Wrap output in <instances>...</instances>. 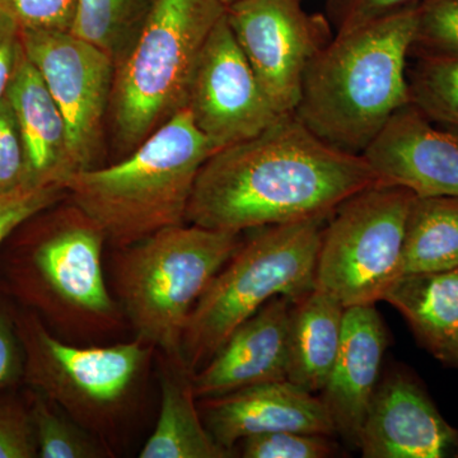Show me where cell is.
I'll use <instances>...</instances> for the list:
<instances>
[{
	"instance_id": "cell-34",
	"label": "cell",
	"mask_w": 458,
	"mask_h": 458,
	"mask_svg": "<svg viewBox=\"0 0 458 458\" xmlns=\"http://www.w3.org/2000/svg\"><path fill=\"white\" fill-rule=\"evenodd\" d=\"M23 53L22 30L13 18L0 11V101L7 98Z\"/></svg>"
},
{
	"instance_id": "cell-6",
	"label": "cell",
	"mask_w": 458,
	"mask_h": 458,
	"mask_svg": "<svg viewBox=\"0 0 458 458\" xmlns=\"http://www.w3.org/2000/svg\"><path fill=\"white\" fill-rule=\"evenodd\" d=\"M225 12L223 0H153L114 62L108 114L120 150L129 155L185 108L205 44Z\"/></svg>"
},
{
	"instance_id": "cell-30",
	"label": "cell",
	"mask_w": 458,
	"mask_h": 458,
	"mask_svg": "<svg viewBox=\"0 0 458 458\" xmlns=\"http://www.w3.org/2000/svg\"><path fill=\"white\" fill-rule=\"evenodd\" d=\"M0 11L13 18L21 30L71 31L75 0H0Z\"/></svg>"
},
{
	"instance_id": "cell-5",
	"label": "cell",
	"mask_w": 458,
	"mask_h": 458,
	"mask_svg": "<svg viewBox=\"0 0 458 458\" xmlns=\"http://www.w3.org/2000/svg\"><path fill=\"white\" fill-rule=\"evenodd\" d=\"M242 242V232L181 225L114 249V291L135 339L181 360L192 309Z\"/></svg>"
},
{
	"instance_id": "cell-37",
	"label": "cell",
	"mask_w": 458,
	"mask_h": 458,
	"mask_svg": "<svg viewBox=\"0 0 458 458\" xmlns=\"http://www.w3.org/2000/svg\"><path fill=\"white\" fill-rule=\"evenodd\" d=\"M454 457L458 458V441H457V447H456V451H454Z\"/></svg>"
},
{
	"instance_id": "cell-1",
	"label": "cell",
	"mask_w": 458,
	"mask_h": 458,
	"mask_svg": "<svg viewBox=\"0 0 458 458\" xmlns=\"http://www.w3.org/2000/svg\"><path fill=\"white\" fill-rule=\"evenodd\" d=\"M378 182L363 156L330 146L285 114L205 162L186 222L243 232L327 218L346 199Z\"/></svg>"
},
{
	"instance_id": "cell-26",
	"label": "cell",
	"mask_w": 458,
	"mask_h": 458,
	"mask_svg": "<svg viewBox=\"0 0 458 458\" xmlns=\"http://www.w3.org/2000/svg\"><path fill=\"white\" fill-rule=\"evenodd\" d=\"M411 55L458 56V0H424L417 11Z\"/></svg>"
},
{
	"instance_id": "cell-19",
	"label": "cell",
	"mask_w": 458,
	"mask_h": 458,
	"mask_svg": "<svg viewBox=\"0 0 458 458\" xmlns=\"http://www.w3.org/2000/svg\"><path fill=\"white\" fill-rule=\"evenodd\" d=\"M344 313L339 300L316 286L294 300L289 322L291 384L315 394L324 390L342 342Z\"/></svg>"
},
{
	"instance_id": "cell-17",
	"label": "cell",
	"mask_w": 458,
	"mask_h": 458,
	"mask_svg": "<svg viewBox=\"0 0 458 458\" xmlns=\"http://www.w3.org/2000/svg\"><path fill=\"white\" fill-rule=\"evenodd\" d=\"M387 335L375 304L344 313L342 342L324 390L318 394L336 434L360 447L361 427L378 386Z\"/></svg>"
},
{
	"instance_id": "cell-13",
	"label": "cell",
	"mask_w": 458,
	"mask_h": 458,
	"mask_svg": "<svg viewBox=\"0 0 458 458\" xmlns=\"http://www.w3.org/2000/svg\"><path fill=\"white\" fill-rule=\"evenodd\" d=\"M361 156L382 182L417 197L458 198V129L433 122L412 104L391 117Z\"/></svg>"
},
{
	"instance_id": "cell-24",
	"label": "cell",
	"mask_w": 458,
	"mask_h": 458,
	"mask_svg": "<svg viewBox=\"0 0 458 458\" xmlns=\"http://www.w3.org/2000/svg\"><path fill=\"white\" fill-rule=\"evenodd\" d=\"M41 458H105L113 452L53 401L29 388L26 397Z\"/></svg>"
},
{
	"instance_id": "cell-20",
	"label": "cell",
	"mask_w": 458,
	"mask_h": 458,
	"mask_svg": "<svg viewBox=\"0 0 458 458\" xmlns=\"http://www.w3.org/2000/svg\"><path fill=\"white\" fill-rule=\"evenodd\" d=\"M161 409L140 458H227L232 452L208 432L195 403L192 373L181 360L164 355Z\"/></svg>"
},
{
	"instance_id": "cell-3",
	"label": "cell",
	"mask_w": 458,
	"mask_h": 458,
	"mask_svg": "<svg viewBox=\"0 0 458 458\" xmlns=\"http://www.w3.org/2000/svg\"><path fill=\"white\" fill-rule=\"evenodd\" d=\"M417 11L335 33L304 73L294 116L330 146L361 155L411 104L408 71Z\"/></svg>"
},
{
	"instance_id": "cell-36",
	"label": "cell",
	"mask_w": 458,
	"mask_h": 458,
	"mask_svg": "<svg viewBox=\"0 0 458 458\" xmlns=\"http://www.w3.org/2000/svg\"><path fill=\"white\" fill-rule=\"evenodd\" d=\"M223 2H225V4L228 7L229 4H232V3L236 2V0H223Z\"/></svg>"
},
{
	"instance_id": "cell-16",
	"label": "cell",
	"mask_w": 458,
	"mask_h": 458,
	"mask_svg": "<svg viewBox=\"0 0 458 458\" xmlns=\"http://www.w3.org/2000/svg\"><path fill=\"white\" fill-rule=\"evenodd\" d=\"M293 303L294 298L278 295L240 325L212 360L192 375L197 399L288 381L289 322Z\"/></svg>"
},
{
	"instance_id": "cell-21",
	"label": "cell",
	"mask_w": 458,
	"mask_h": 458,
	"mask_svg": "<svg viewBox=\"0 0 458 458\" xmlns=\"http://www.w3.org/2000/svg\"><path fill=\"white\" fill-rule=\"evenodd\" d=\"M382 301L405 318L434 357L458 336V267L401 276Z\"/></svg>"
},
{
	"instance_id": "cell-22",
	"label": "cell",
	"mask_w": 458,
	"mask_h": 458,
	"mask_svg": "<svg viewBox=\"0 0 458 458\" xmlns=\"http://www.w3.org/2000/svg\"><path fill=\"white\" fill-rule=\"evenodd\" d=\"M458 267V198L417 197L406 221L400 276Z\"/></svg>"
},
{
	"instance_id": "cell-31",
	"label": "cell",
	"mask_w": 458,
	"mask_h": 458,
	"mask_svg": "<svg viewBox=\"0 0 458 458\" xmlns=\"http://www.w3.org/2000/svg\"><path fill=\"white\" fill-rule=\"evenodd\" d=\"M424 0H328V18L336 33L418 9Z\"/></svg>"
},
{
	"instance_id": "cell-4",
	"label": "cell",
	"mask_w": 458,
	"mask_h": 458,
	"mask_svg": "<svg viewBox=\"0 0 458 458\" xmlns=\"http://www.w3.org/2000/svg\"><path fill=\"white\" fill-rule=\"evenodd\" d=\"M216 150L182 108L117 164L75 172L65 191L120 249L186 222L199 172Z\"/></svg>"
},
{
	"instance_id": "cell-9",
	"label": "cell",
	"mask_w": 458,
	"mask_h": 458,
	"mask_svg": "<svg viewBox=\"0 0 458 458\" xmlns=\"http://www.w3.org/2000/svg\"><path fill=\"white\" fill-rule=\"evenodd\" d=\"M414 192L378 182L346 199L328 216L315 286L345 309L384 300L400 278L403 237Z\"/></svg>"
},
{
	"instance_id": "cell-35",
	"label": "cell",
	"mask_w": 458,
	"mask_h": 458,
	"mask_svg": "<svg viewBox=\"0 0 458 458\" xmlns=\"http://www.w3.org/2000/svg\"><path fill=\"white\" fill-rule=\"evenodd\" d=\"M437 360L451 367H458V336L436 355Z\"/></svg>"
},
{
	"instance_id": "cell-23",
	"label": "cell",
	"mask_w": 458,
	"mask_h": 458,
	"mask_svg": "<svg viewBox=\"0 0 458 458\" xmlns=\"http://www.w3.org/2000/svg\"><path fill=\"white\" fill-rule=\"evenodd\" d=\"M153 0H75L71 32L116 62L137 35Z\"/></svg>"
},
{
	"instance_id": "cell-10",
	"label": "cell",
	"mask_w": 458,
	"mask_h": 458,
	"mask_svg": "<svg viewBox=\"0 0 458 458\" xmlns=\"http://www.w3.org/2000/svg\"><path fill=\"white\" fill-rule=\"evenodd\" d=\"M22 44L64 116L77 172L96 167L110 108L114 60L71 31L22 30Z\"/></svg>"
},
{
	"instance_id": "cell-25",
	"label": "cell",
	"mask_w": 458,
	"mask_h": 458,
	"mask_svg": "<svg viewBox=\"0 0 458 458\" xmlns=\"http://www.w3.org/2000/svg\"><path fill=\"white\" fill-rule=\"evenodd\" d=\"M411 104L433 122L458 129V56L411 55Z\"/></svg>"
},
{
	"instance_id": "cell-7",
	"label": "cell",
	"mask_w": 458,
	"mask_h": 458,
	"mask_svg": "<svg viewBox=\"0 0 458 458\" xmlns=\"http://www.w3.org/2000/svg\"><path fill=\"white\" fill-rule=\"evenodd\" d=\"M327 218L256 229L214 276L192 309L181 360L194 375L246 319L278 295L300 298L315 286Z\"/></svg>"
},
{
	"instance_id": "cell-15",
	"label": "cell",
	"mask_w": 458,
	"mask_h": 458,
	"mask_svg": "<svg viewBox=\"0 0 458 458\" xmlns=\"http://www.w3.org/2000/svg\"><path fill=\"white\" fill-rule=\"evenodd\" d=\"M200 400L199 410L208 432L232 454L238 442L260 434H336L321 397L289 381L251 386Z\"/></svg>"
},
{
	"instance_id": "cell-11",
	"label": "cell",
	"mask_w": 458,
	"mask_h": 458,
	"mask_svg": "<svg viewBox=\"0 0 458 458\" xmlns=\"http://www.w3.org/2000/svg\"><path fill=\"white\" fill-rule=\"evenodd\" d=\"M225 16L273 106L293 114L310 63L331 40L327 21L301 0H236Z\"/></svg>"
},
{
	"instance_id": "cell-32",
	"label": "cell",
	"mask_w": 458,
	"mask_h": 458,
	"mask_svg": "<svg viewBox=\"0 0 458 458\" xmlns=\"http://www.w3.org/2000/svg\"><path fill=\"white\" fill-rule=\"evenodd\" d=\"M64 194L65 189L60 186H45L0 198V247L20 225L54 207Z\"/></svg>"
},
{
	"instance_id": "cell-27",
	"label": "cell",
	"mask_w": 458,
	"mask_h": 458,
	"mask_svg": "<svg viewBox=\"0 0 458 458\" xmlns=\"http://www.w3.org/2000/svg\"><path fill=\"white\" fill-rule=\"evenodd\" d=\"M245 458H327L336 454L330 436L302 432H274L238 442Z\"/></svg>"
},
{
	"instance_id": "cell-8",
	"label": "cell",
	"mask_w": 458,
	"mask_h": 458,
	"mask_svg": "<svg viewBox=\"0 0 458 458\" xmlns=\"http://www.w3.org/2000/svg\"><path fill=\"white\" fill-rule=\"evenodd\" d=\"M25 379L84 429L110 438L131 411L153 352L134 342L80 345L63 340L35 312L16 309Z\"/></svg>"
},
{
	"instance_id": "cell-14",
	"label": "cell",
	"mask_w": 458,
	"mask_h": 458,
	"mask_svg": "<svg viewBox=\"0 0 458 458\" xmlns=\"http://www.w3.org/2000/svg\"><path fill=\"white\" fill-rule=\"evenodd\" d=\"M458 429L434 405L426 388L408 372L378 384L361 427L364 458L454 457Z\"/></svg>"
},
{
	"instance_id": "cell-28",
	"label": "cell",
	"mask_w": 458,
	"mask_h": 458,
	"mask_svg": "<svg viewBox=\"0 0 458 458\" xmlns=\"http://www.w3.org/2000/svg\"><path fill=\"white\" fill-rule=\"evenodd\" d=\"M38 457L27 401L0 393V458Z\"/></svg>"
},
{
	"instance_id": "cell-2",
	"label": "cell",
	"mask_w": 458,
	"mask_h": 458,
	"mask_svg": "<svg viewBox=\"0 0 458 458\" xmlns=\"http://www.w3.org/2000/svg\"><path fill=\"white\" fill-rule=\"evenodd\" d=\"M104 232L78 209L54 213L0 247V291L33 311L55 335L99 345L125 327L104 267Z\"/></svg>"
},
{
	"instance_id": "cell-12",
	"label": "cell",
	"mask_w": 458,
	"mask_h": 458,
	"mask_svg": "<svg viewBox=\"0 0 458 458\" xmlns=\"http://www.w3.org/2000/svg\"><path fill=\"white\" fill-rule=\"evenodd\" d=\"M185 108L219 149L251 140L283 116L262 89L225 14L205 44Z\"/></svg>"
},
{
	"instance_id": "cell-18",
	"label": "cell",
	"mask_w": 458,
	"mask_h": 458,
	"mask_svg": "<svg viewBox=\"0 0 458 458\" xmlns=\"http://www.w3.org/2000/svg\"><path fill=\"white\" fill-rule=\"evenodd\" d=\"M7 98L22 141L30 188L65 189L77 168L64 116L26 53L18 64Z\"/></svg>"
},
{
	"instance_id": "cell-29",
	"label": "cell",
	"mask_w": 458,
	"mask_h": 458,
	"mask_svg": "<svg viewBox=\"0 0 458 458\" xmlns=\"http://www.w3.org/2000/svg\"><path fill=\"white\" fill-rule=\"evenodd\" d=\"M30 188L25 153L16 117L8 98L0 101V198Z\"/></svg>"
},
{
	"instance_id": "cell-33",
	"label": "cell",
	"mask_w": 458,
	"mask_h": 458,
	"mask_svg": "<svg viewBox=\"0 0 458 458\" xmlns=\"http://www.w3.org/2000/svg\"><path fill=\"white\" fill-rule=\"evenodd\" d=\"M0 291V393L25 379V351L18 334L16 309Z\"/></svg>"
}]
</instances>
